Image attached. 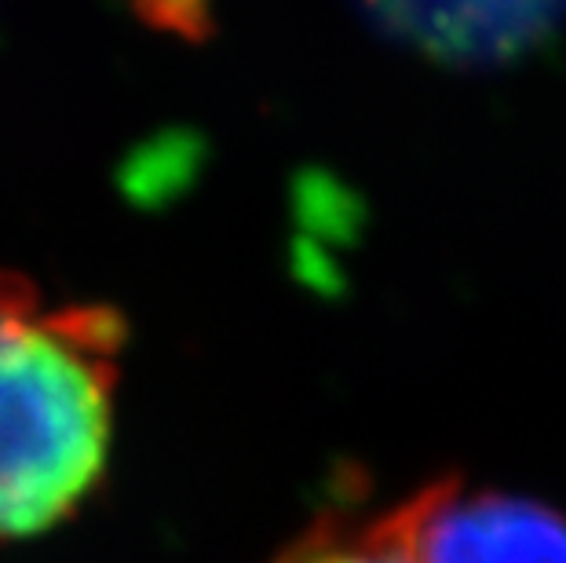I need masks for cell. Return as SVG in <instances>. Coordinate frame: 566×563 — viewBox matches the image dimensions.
Segmentation results:
<instances>
[{
	"label": "cell",
	"instance_id": "cell-2",
	"mask_svg": "<svg viewBox=\"0 0 566 563\" xmlns=\"http://www.w3.org/2000/svg\"><path fill=\"white\" fill-rule=\"evenodd\" d=\"M409 563H566V520L541 501L439 479L395 505Z\"/></svg>",
	"mask_w": 566,
	"mask_h": 563
},
{
	"label": "cell",
	"instance_id": "cell-4",
	"mask_svg": "<svg viewBox=\"0 0 566 563\" xmlns=\"http://www.w3.org/2000/svg\"><path fill=\"white\" fill-rule=\"evenodd\" d=\"M274 563H409L395 534L391 517H352L329 512L311 523L293 545H285Z\"/></svg>",
	"mask_w": 566,
	"mask_h": 563
},
{
	"label": "cell",
	"instance_id": "cell-5",
	"mask_svg": "<svg viewBox=\"0 0 566 563\" xmlns=\"http://www.w3.org/2000/svg\"><path fill=\"white\" fill-rule=\"evenodd\" d=\"M147 8H158V22H168L172 30L198 33L201 27V0H147Z\"/></svg>",
	"mask_w": 566,
	"mask_h": 563
},
{
	"label": "cell",
	"instance_id": "cell-1",
	"mask_svg": "<svg viewBox=\"0 0 566 563\" xmlns=\"http://www.w3.org/2000/svg\"><path fill=\"white\" fill-rule=\"evenodd\" d=\"M122 347L111 307L44 311L0 268V538L59 523L99 479Z\"/></svg>",
	"mask_w": 566,
	"mask_h": 563
},
{
	"label": "cell",
	"instance_id": "cell-3",
	"mask_svg": "<svg viewBox=\"0 0 566 563\" xmlns=\"http://www.w3.org/2000/svg\"><path fill=\"white\" fill-rule=\"evenodd\" d=\"M406 52L453 70H504L566 44V0H358Z\"/></svg>",
	"mask_w": 566,
	"mask_h": 563
}]
</instances>
